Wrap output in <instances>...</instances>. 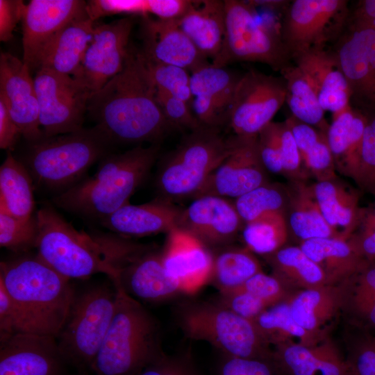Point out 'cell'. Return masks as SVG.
<instances>
[{
  "label": "cell",
  "mask_w": 375,
  "mask_h": 375,
  "mask_svg": "<svg viewBox=\"0 0 375 375\" xmlns=\"http://www.w3.org/2000/svg\"><path fill=\"white\" fill-rule=\"evenodd\" d=\"M140 50L130 45L123 69L94 94L88 112L114 144L155 142L171 129Z\"/></svg>",
  "instance_id": "1"
},
{
  "label": "cell",
  "mask_w": 375,
  "mask_h": 375,
  "mask_svg": "<svg viewBox=\"0 0 375 375\" xmlns=\"http://www.w3.org/2000/svg\"><path fill=\"white\" fill-rule=\"evenodd\" d=\"M159 153L156 144L138 145L125 152L109 153L97 170L52 199L68 212L101 221L123 206L147 177Z\"/></svg>",
  "instance_id": "2"
},
{
  "label": "cell",
  "mask_w": 375,
  "mask_h": 375,
  "mask_svg": "<svg viewBox=\"0 0 375 375\" xmlns=\"http://www.w3.org/2000/svg\"><path fill=\"white\" fill-rule=\"evenodd\" d=\"M0 283L19 306L31 333L57 338L75 292L70 280L37 255L1 261Z\"/></svg>",
  "instance_id": "3"
},
{
  "label": "cell",
  "mask_w": 375,
  "mask_h": 375,
  "mask_svg": "<svg viewBox=\"0 0 375 375\" xmlns=\"http://www.w3.org/2000/svg\"><path fill=\"white\" fill-rule=\"evenodd\" d=\"M115 312L91 372L94 375H137L163 350L159 322L119 286Z\"/></svg>",
  "instance_id": "4"
},
{
  "label": "cell",
  "mask_w": 375,
  "mask_h": 375,
  "mask_svg": "<svg viewBox=\"0 0 375 375\" xmlns=\"http://www.w3.org/2000/svg\"><path fill=\"white\" fill-rule=\"evenodd\" d=\"M29 144L21 161L34 184L58 193L83 179L92 165L110 153L113 144L95 126Z\"/></svg>",
  "instance_id": "5"
},
{
  "label": "cell",
  "mask_w": 375,
  "mask_h": 375,
  "mask_svg": "<svg viewBox=\"0 0 375 375\" xmlns=\"http://www.w3.org/2000/svg\"><path fill=\"white\" fill-rule=\"evenodd\" d=\"M35 217L36 255L51 268L69 280L99 273L115 280L116 271L92 234L76 230L51 206L40 208Z\"/></svg>",
  "instance_id": "6"
},
{
  "label": "cell",
  "mask_w": 375,
  "mask_h": 375,
  "mask_svg": "<svg viewBox=\"0 0 375 375\" xmlns=\"http://www.w3.org/2000/svg\"><path fill=\"white\" fill-rule=\"evenodd\" d=\"M231 148L232 136L223 137L219 129L190 131L160 163L155 180L159 198L171 202L194 198Z\"/></svg>",
  "instance_id": "7"
},
{
  "label": "cell",
  "mask_w": 375,
  "mask_h": 375,
  "mask_svg": "<svg viewBox=\"0 0 375 375\" xmlns=\"http://www.w3.org/2000/svg\"><path fill=\"white\" fill-rule=\"evenodd\" d=\"M178 321L188 338L208 342L224 356L272 363V348L263 340L253 320L216 301L183 304L178 310Z\"/></svg>",
  "instance_id": "8"
},
{
  "label": "cell",
  "mask_w": 375,
  "mask_h": 375,
  "mask_svg": "<svg viewBox=\"0 0 375 375\" xmlns=\"http://www.w3.org/2000/svg\"><path fill=\"white\" fill-rule=\"evenodd\" d=\"M117 290L97 285L75 294L67 319L56 340L68 365L80 374L91 372L93 362L111 324Z\"/></svg>",
  "instance_id": "9"
},
{
  "label": "cell",
  "mask_w": 375,
  "mask_h": 375,
  "mask_svg": "<svg viewBox=\"0 0 375 375\" xmlns=\"http://www.w3.org/2000/svg\"><path fill=\"white\" fill-rule=\"evenodd\" d=\"M225 34L221 50L210 64L226 67L235 62H257L280 72L292 59L279 31L260 24L247 1L226 0Z\"/></svg>",
  "instance_id": "10"
},
{
  "label": "cell",
  "mask_w": 375,
  "mask_h": 375,
  "mask_svg": "<svg viewBox=\"0 0 375 375\" xmlns=\"http://www.w3.org/2000/svg\"><path fill=\"white\" fill-rule=\"evenodd\" d=\"M348 1L294 0L284 9L280 35L291 58L324 45L347 24Z\"/></svg>",
  "instance_id": "11"
},
{
  "label": "cell",
  "mask_w": 375,
  "mask_h": 375,
  "mask_svg": "<svg viewBox=\"0 0 375 375\" xmlns=\"http://www.w3.org/2000/svg\"><path fill=\"white\" fill-rule=\"evenodd\" d=\"M117 272L112 282L135 299L161 302L182 294L177 283L166 273L161 249L128 240L111 256Z\"/></svg>",
  "instance_id": "12"
},
{
  "label": "cell",
  "mask_w": 375,
  "mask_h": 375,
  "mask_svg": "<svg viewBox=\"0 0 375 375\" xmlns=\"http://www.w3.org/2000/svg\"><path fill=\"white\" fill-rule=\"evenodd\" d=\"M44 137L82 129L90 93L72 76L38 69L33 77Z\"/></svg>",
  "instance_id": "13"
},
{
  "label": "cell",
  "mask_w": 375,
  "mask_h": 375,
  "mask_svg": "<svg viewBox=\"0 0 375 375\" xmlns=\"http://www.w3.org/2000/svg\"><path fill=\"white\" fill-rule=\"evenodd\" d=\"M286 84L276 77L256 70L241 76L228 124L235 135H257L285 103Z\"/></svg>",
  "instance_id": "14"
},
{
  "label": "cell",
  "mask_w": 375,
  "mask_h": 375,
  "mask_svg": "<svg viewBox=\"0 0 375 375\" xmlns=\"http://www.w3.org/2000/svg\"><path fill=\"white\" fill-rule=\"evenodd\" d=\"M134 24L132 16L94 24L92 39L72 76L92 96L124 68Z\"/></svg>",
  "instance_id": "15"
},
{
  "label": "cell",
  "mask_w": 375,
  "mask_h": 375,
  "mask_svg": "<svg viewBox=\"0 0 375 375\" xmlns=\"http://www.w3.org/2000/svg\"><path fill=\"white\" fill-rule=\"evenodd\" d=\"M269 182L258 151V135L232 136L228 156L194 199L206 195L236 199Z\"/></svg>",
  "instance_id": "16"
},
{
  "label": "cell",
  "mask_w": 375,
  "mask_h": 375,
  "mask_svg": "<svg viewBox=\"0 0 375 375\" xmlns=\"http://www.w3.org/2000/svg\"><path fill=\"white\" fill-rule=\"evenodd\" d=\"M334 52L349 88L351 106L375 110V31H347Z\"/></svg>",
  "instance_id": "17"
},
{
  "label": "cell",
  "mask_w": 375,
  "mask_h": 375,
  "mask_svg": "<svg viewBox=\"0 0 375 375\" xmlns=\"http://www.w3.org/2000/svg\"><path fill=\"white\" fill-rule=\"evenodd\" d=\"M28 67L10 53L0 56V100L22 135L31 143L44 137L33 78Z\"/></svg>",
  "instance_id": "18"
},
{
  "label": "cell",
  "mask_w": 375,
  "mask_h": 375,
  "mask_svg": "<svg viewBox=\"0 0 375 375\" xmlns=\"http://www.w3.org/2000/svg\"><path fill=\"white\" fill-rule=\"evenodd\" d=\"M0 343V375H67L53 337L20 333Z\"/></svg>",
  "instance_id": "19"
},
{
  "label": "cell",
  "mask_w": 375,
  "mask_h": 375,
  "mask_svg": "<svg viewBox=\"0 0 375 375\" xmlns=\"http://www.w3.org/2000/svg\"><path fill=\"white\" fill-rule=\"evenodd\" d=\"M242 224L233 203L226 198L206 195L194 199L182 209L177 227L211 250L231 245Z\"/></svg>",
  "instance_id": "20"
},
{
  "label": "cell",
  "mask_w": 375,
  "mask_h": 375,
  "mask_svg": "<svg viewBox=\"0 0 375 375\" xmlns=\"http://www.w3.org/2000/svg\"><path fill=\"white\" fill-rule=\"evenodd\" d=\"M161 254L167 274L182 294H194L209 283L212 251L190 233L178 227L170 231Z\"/></svg>",
  "instance_id": "21"
},
{
  "label": "cell",
  "mask_w": 375,
  "mask_h": 375,
  "mask_svg": "<svg viewBox=\"0 0 375 375\" xmlns=\"http://www.w3.org/2000/svg\"><path fill=\"white\" fill-rule=\"evenodd\" d=\"M85 12L86 1L80 0H31L25 5L22 60L31 72L43 47L69 22Z\"/></svg>",
  "instance_id": "22"
},
{
  "label": "cell",
  "mask_w": 375,
  "mask_h": 375,
  "mask_svg": "<svg viewBox=\"0 0 375 375\" xmlns=\"http://www.w3.org/2000/svg\"><path fill=\"white\" fill-rule=\"evenodd\" d=\"M241 76L210 63L190 74L191 107L201 126L220 130L228 124Z\"/></svg>",
  "instance_id": "23"
},
{
  "label": "cell",
  "mask_w": 375,
  "mask_h": 375,
  "mask_svg": "<svg viewBox=\"0 0 375 375\" xmlns=\"http://www.w3.org/2000/svg\"><path fill=\"white\" fill-rule=\"evenodd\" d=\"M143 57L151 62L181 67L190 74L210 64L178 26L176 19L142 17Z\"/></svg>",
  "instance_id": "24"
},
{
  "label": "cell",
  "mask_w": 375,
  "mask_h": 375,
  "mask_svg": "<svg viewBox=\"0 0 375 375\" xmlns=\"http://www.w3.org/2000/svg\"><path fill=\"white\" fill-rule=\"evenodd\" d=\"M272 365L275 375H355L348 359L328 337L312 346H274Z\"/></svg>",
  "instance_id": "25"
},
{
  "label": "cell",
  "mask_w": 375,
  "mask_h": 375,
  "mask_svg": "<svg viewBox=\"0 0 375 375\" xmlns=\"http://www.w3.org/2000/svg\"><path fill=\"white\" fill-rule=\"evenodd\" d=\"M182 209L161 199L140 204L129 203L100 221L102 226L125 238L169 233L178 226Z\"/></svg>",
  "instance_id": "26"
},
{
  "label": "cell",
  "mask_w": 375,
  "mask_h": 375,
  "mask_svg": "<svg viewBox=\"0 0 375 375\" xmlns=\"http://www.w3.org/2000/svg\"><path fill=\"white\" fill-rule=\"evenodd\" d=\"M293 59L313 84L324 111L333 114L350 104L349 88L335 52L315 49Z\"/></svg>",
  "instance_id": "27"
},
{
  "label": "cell",
  "mask_w": 375,
  "mask_h": 375,
  "mask_svg": "<svg viewBox=\"0 0 375 375\" xmlns=\"http://www.w3.org/2000/svg\"><path fill=\"white\" fill-rule=\"evenodd\" d=\"M94 24L87 12L69 22L43 47L35 69L73 76L92 39Z\"/></svg>",
  "instance_id": "28"
},
{
  "label": "cell",
  "mask_w": 375,
  "mask_h": 375,
  "mask_svg": "<svg viewBox=\"0 0 375 375\" xmlns=\"http://www.w3.org/2000/svg\"><path fill=\"white\" fill-rule=\"evenodd\" d=\"M345 294V282L297 291L288 299L292 316L306 331L326 338V325L344 310Z\"/></svg>",
  "instance_id": "29"
},
{
  "label": "cell",
  "mask_w": 375,
  "mask_h": 375,
  "mask_svg": "<svg viewBox=\"0 0 375 375\" xmlns=\"http://www.w3.org/2000/svg\"><path fill=\"white\" fill-rule=\"evenodd\" d=\"M178 26L206 58H216L225 34L224 1H194L180 18Z\"/></svg>",
  "instance_id": "30"
},
{
  "label": "cell",
  "mask_w": 375,
  "mask_h": 375,
  "mask_svg": "<svg viewBox=\"0 0 375 375\" xmlns=\"http://www.w3.org/2000/svg\"><path fill=\"white\" fill-rule=\"evenodd\" d=\"M285 187L288 199L285 217L289 234L299 244L315 238H338L322 213L312 185H308L306 181H289Z\"/></svg>",
  "instance_id": "31"
},
{
  "label": "cell",
  "mask_w": 375,
  "mask_h": 375,
  "mask_svg": "<svg viewBox=\"0 0 375 375\" xmlns=\"http://www.w3.org/2000/svg\"><path fill=\"white\" fill-rule=\"evenodd\" d=\"M312 188L326 222L338 238L347 240L360 213V190L347 186L338 178L317 181Z\"/></svg>",
  "instance_id": "32"
},
{
  "label": "cell",
  "mask_w": 375,
  "mask_h": 375,
  "mask_svg": "<svg viewBox=\"0 0 375 375\" xmlns=\"http://www.w3.org/2000/svg\"><path fill=\"white\" fill-rule=\"evenodd\" d=\"M299 246L319 266L331 285L344 283L370 262L360 256L347 240L340 238L311 239Z\"/></svg>",
  "instance_id": "33"
},
{
  "label": "cell",
  "mask_w": 375,
  "mask_h": 375,
  "mask_svg": "<svg viewBox=\"0 0 375 375\" xmlns=\"http://www.w3.org/2000/svg\"><path fill=\"white\" fill-rule=\"evenodd\" d=\"M263 258L272 274L292 292L328 285L322 269L299 246L285 245Z\"/></svg>",
  "instance_id": "34"
},
{
  "label": "cell",
  "mask_w": 375,
  "mask_h": 375,
  "mask_svg": "<svg viewBox=\"0 0 375 375\" xmlns=\"http://www.w3.org/2000/svg\"><path fill=\"white\" fill-rule=\"evenodd\" d=\"M33 187L24 165L8 153L0 167V208L21 219L33 217Z\"/></svg>",
  "instance_id": "35"
},
{
  "label": "cell",
  "mask_w": 375,
  "mask_h": 375,
  "mask_svg": "<svg viewBox=\"0 0 375 375\" xmlns=\"http://www.w3.org/2000/svg\"><path fill=\"white\" fill-rule=\"evenodd\" d=\"M212 252V267L209 283L219 293L239 288L251 276L262 272L253 253L246 247L228 245Z\"/></svg>",
  "instance_id": "36"
},
{
  "label": "cell",
  "mask_w": 375,
  "mask_h": 375,
  "mask_svg": "<svg viewBox=\"0 0 375 375\" xmlns=\"http://www.w3.org/2000/svg\"><path fill=\"white\" fill-rule=\"evenodd\" d=\"M280 73L286 84L285 103L292 115L327 133L329 125L324 119L325 111L308 77L296 65L290 64Z\"/></svg>",
  "instance_id": "37"
},
{
  "label": "cell",
  "mask_w": 375,
  "mask_h": 375,
  "mask_svg": "<svg viewBox=\"0 0 375 375\" xmlns=\"http://www.w3.org/2000/svg\"><path fill=\"white\" fill-rule=\"evenodd\" d=\"M253 322L263 340L273 347L290 342L312 346L325 339L309 333L296 322L288 299L268 308Z\"/></svg>",
  "instance_id": "38"
},
{
  "label": "cell",
  "mask_w": 375,
  "mask_h": 375,
  "mask_svg": "<svg viewBox=\"0 0 375 375\" xmlns=\"http://www.w3.org/2000/svg\"><path fill=\"white\" fill-rule=\"evenodd\" d=\"M242 236L244 247L263 256L280 249L288 239L285 213L274 212L263 215L244 224Z\"/></svg>",
  "instance_id": "39"
},
{
  "label": "cell",
  "mask_w": 375,
  "mask_h": 375,
  "mask_svg": "<svg viewBox=\"0 0 375 375\" xmlns=\"http://www.w3.org/2000/svg\"><path fill=\"white\" fill-rule=\"evenodd\" d=\"M345 285L344 310L358 322L375 329V260L345 281Z\"/></svg>",
  "instance_id": "40"
},
{
  "label": "cell",
  "mask_w": 375,
  "mask_h": 375,
  "mask_svg": "<svg viewBox=\"0 0 375 375\" xmlns=\"http://www.w3.org/2000/svg\"><path fill=\"white\" fill-rule=\"evenodd\" d=\"M285 185L269 181L235 199L233 204L243 224L270 212L285 211Z\"/></svg>",
  "instance_id": "41"
},
{
  "label": "cell",
  "mask_w": 375,
  "mask_h": 375,
  "mask_svg": "<svg viewBox=\"0 0 375 375\" xmlns=\"http://www.w3.org/2000/svg\"><path fill=\"white\" fill-rule=\"evenodd\" d=\"M172 11L169 0H92L86 2V12L92 21L101 17L127 15L142 17L153 15L156 18H169Z\"/></svg>",
  "instance_id": "42"
},
{
  "label": "cell",
  "mask_w": 375,
  "mask_h": 375,
  "mask_svg": "<svg viewBox=\"0 0 375 375\" xmlns=\"http://www.w3.org/2000/svg\"><path fill=\"white\" fill-rule=\"evenodd\" d=\"M360 111L365 115V126L349 178L356 183L359 190L375 198V110Z\"/></svg>",
  "instance_id": "43"
},
{
  "label": "cell",
  "mask_w": 375,
  "mask_h": 375,
  "mask_svg": "<svg viewBox=\"0 0 375 375\" xmlns=\"http://www.w3.org/2000/svg\"><path fill=\"white\" fill-rule=\"evenodd\" d=\"M38 237L35 215L28 219H19L0 208V245L17 253L35 248Z\"/></svg>",
  "instance_id": "44"
},
{
  "label": "cell",
  "mask_w": 375,
  "mask_h": 375,
  "mask_svg": "<svg viewBox=\"0 0 375 375\" xmlns=\"http://www.w3.org/2000/svg\"><path fill=\"white\" fill-rule=\"evenodd\" d=\"M143 58L149 75L158 89L180 98L191 105L192 94L189 72L177 66L153 62L146 60L144 57Z\"/></svg>",
  "instance_id": "45"
},
{
  "label": "cell",
  "mask_w": 375,
  "mask_h": 375,
  "mask_svg": "<svg viewBox=\"0 0 375 375\" xmlns=\"http://www.w3.org/2000/svg\"><path fill=\"white\" fill-rule=\"evenodd\" d=\"M355 109L351 104L333 114V121L326 133L336 170L342 172L350 142Z\"/></svg>",
  "instance_id": "46"
},
{
  "label": "cell",
  "mask_w": 375,
  "mask_h": 375,
  "mask_svg": "<svg viewBox=\"0 0 375 375\" xmlns=\"http://www.w3.org/2000/svg\"><path fill=\"white\" fill-rule=\"evenodd\" d=\"M347 242L365 260H375V198L366 207H362L357 223Z\"/></svg>",
  "instance_id": "47"
},
{
  "label": "cell",
  "mask_w": 375,
  "mask_h": 375,
  "mask_svg": "<svg viewBox=\"0 0 375 375\" xmlns=\"http://www.w3.org/2000/svg\"><path fill=\"white\" fill-rule=\"evenodd\" d=\"M156 99L172 128L192 131L203 126L194 115L191 105L187 101L158 88Z\"/></svg>",
  "instance_id": "48"
},
{
  "label": "cell",
  "mask_w": 375,
  "mask_h": 375,
  "mask_svg": "<svg viewBox=\"0 0 375 375\" xmlns=\"http://www.w3.org/2000/svg\"><path fill=\"white\" fill-rule=\"evenodd\" d=\"M264 301L269 307L288 300L294 293L277 278L262 272H258L240 286Z\"/></svg>",
  "instance_id": "49"
},
{
  "label": "cell",
  "mask_w": 375,
  "mask_h": 375,
  "mask_svg": "<svg viewBox=\"0 0 375 375\" xmlns=\"http://www.w3.org/2000/svg\"><path fill=\"white\" fill-rule=\"evenodd\" d=\"M137 375H202L188 353L167 354L164 351Z\"/></svg>",
  "instance_id": "50"
},
{
  "label": "cell",
  "mask_w": 375,
  "mask_h": 375,
  "mask_svg": "<svg viewBox=\"0 0 375 375\" xmlns=\"http://www.w3.org/2000/svg\"><path fill=\"white\" fill-rule=\"evenodd\" d=\"M303 161L308 171L316 178L317 181H325L338 178L326 132H322L319 139L306 155Z\"/></svg>",
  "instance_id": "51"
},
{
  "label": "cell",
  "mask_w": 375,
  "mask_h": 375,
  "mask_svg": "<svg viewBox=\"0 0 375 375\" xmlns=\"http://www.w3.org/2000/svg\"><path fill=\"white\" fill-rule=\"evenodd\" d=\"M279 128L283 175L290 181H306L309 172L304 165L290 129L285 122L279 123Z\"/></svg>",
  "instance_id": "52"
},
{
  "label": "cell",
  "mask_w": 375,
  "mask_h": 375,
  "mask_svg": "<svg viewBox=\"0 0 375 375\" xmlns=\"http://www.w3.org/2000/svg\"><path fill=\"white\" fill-rule=\"evenodd\" d=\"M261 161L269 172L283 174L279 123L272 122L258 134Z\"/></svg>",
  "instance_id": "53"
},
{
  "label": "cell",
  "mask_w": 375,
  "mask_h": 375,
  "mask_svg": "<svg viewBox=\"0 0 375 375\" xmlns=\"http://www.w3.org/2000/svg\"><path fill=\"white\" fill-rule=\"evenodd\" d=\"M215 301L233 312L251 320L269 308L264 301L241 288L219 293Z\"/></svg>",
  "instance_id": "54"
},
{
  "label": "cell",
  "mask_w": 375,
  "mask_h": 375,
  "mask_svg": "<svg viewBox=\"0 0 375 375\" xmlns=\"http://www.w3.org/2000/svg\"><path fill=\"white\" fill-rule=\"evenodd\" d=\"M20 333L31 332L19 306L0 283V342Z\"/></svg>",
  "instance_id": "55"
},
{
  "label": "cell",
  "mask_w": 375,
  "mask_h": 375,
  "mask_svg": "<svg viewBox=\"0 0 375 375\" xmlns=\"http://www.w3.org/2000/svg\"><path fill=\"white\" fill-rule=\"evenodd\" d=\"M219 375H275L270 362L252 358L224 356L219 369Z\"/></svg>",
  "instance_id": "56"
},
{
  "label": "cell",
  "mask_w": 375,
  "mask_h": 375,
  "mask_svg": "<svg viewBox=\"0 0 375 375\" xmlns=\"http://www.w3.org/2000/svg\"><path fill=\"white\" fill-rule=\"evenodd\" d=\"M347 359L355 375H375V338L359 342Z\"/></svg>",
  "instance_id": "57"
},
{
  "label": "cell",
  "mask_w": 375,
  "mask_h": 375,
  "mask_svg": "<svg viewBox=\"0 0 375 375\" xmlns=\"http://www.w3.org/2000/svg\"><path fill=\"white\" fill-rule=\"evenodd\" d=\"M25 3L21 0H0V40L8 42L22 21Z\"/></svg>",
  "instance_id": "58"
},
{
  "label": "cell",
  "mask_w": 375,
  "mask_h": 375,
  "mask_svg": "<svg viewBox=\"0 0 375 375\" xmlns=\"http://www.w3.org/2000/svg\"><path fill=\"white\" fill-rule=\"evenodd\" d=\"M285 122L290 129L302 160H303L306 155L317 143L323 131L317 130L314 126L297 119L292 115L287 118Z\"/></svg>",
  "instance_id": "59"
},
{
  "label": "cell",
  "mask_w": 375,
  "mask_h": 375,
  "mask_svg": "<svg viewBox=\"0 0 375 375\" xmlns=\"http://www.w3.org/2000/svg\"><path fill=\"white\" fill-rule=\"evenodd\" d=\"M348 31L372 30L375 31V0L358 1L349 12Z\"/></svg>",
  "instance_id": "60"
},
{
  "label": "cell",
  "mask_w": 375,
  "mask_h": 375,
  "mask_svg": "<svg viewBox=\"0 0 375 375\" xmlns=\"http://www.w3.org/2000/svg\"><path fill=\"white\" fill-rule=\"evenodd\" d=\"M22 135L19 128L12 118L8 108L0 100V147L10 149Z\"/></svg>",
  "instance_id": "61"
}]
</instances>
